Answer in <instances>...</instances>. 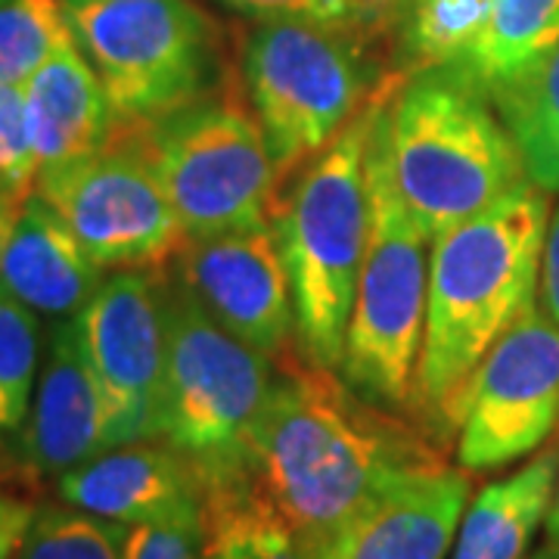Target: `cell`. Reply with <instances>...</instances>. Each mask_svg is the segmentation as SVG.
I'll return each instance as SVG.
<instances>
[{
  "mask_svg": "<svg viewBox=\"0 0 559 559\" xmlns=\"http://www.w3.org/2000/svg\"><path fill=\"white\" fill-rule=\"evenodd\" d=\"M255 22H385L389 0H218Z\"/></svg>",
  "mask_w": 559,
  "mask_h": 559,
  "instance_id": "83f0119b",
  "label": "cell"
},
{
  "mask_svg": "<svg viewBox=\"0 0 559 559\" xmlns=\"http://www.w3.org/2000/svg\"><path fill=\"white\" fill-rule=\"evenodd\" d=\"M124 559H209V525H128Z\"/></svg>",
  "mask_w": 559,
  "mask_h": 559,
  "instance_id": "f1b7e54d",
  "label": "cell"
},
{
  "mask_svg": "<svg viewBox=\"0 0 559 559\" xmlns=\"http://www.w3.org/2000/svg\"><path fill=\"white\" fill-rule=\"evenodd\" d=\"M40 314L0 286V439L20 441L40 370Z\"/></svg>",
  "mask_w": 559,
  "mask_h": 559,
  "instance_id": "603a6c76",
  "label": "cell"
},
{
  "mask_svg": "<svg viewBox=\"0 0 559 559\" xmlns=\"http://www.w3.org/2000/svg\"><path fill=\"white\" fill-rule=\"evenodd\" d=\"M143 134L187 240L271 221L280 193L274 159L234 87L143 124Z\"/></svg>",
  "mask_w": 559,
  "mask_h": 559,
  "instance_id": "9c48e42d",
  "label": "cell"
},
{
  "mask_svg": "<svg viewBox=\"0 0 559 559\" xmlns=\"http://www.w3.org/2000/svg\"><path fill=\"white\" fill-rule=\"evenodd\" d=\"M488 100L516 143L528 180L544 193H559V47Z\"/></svg>",
  "mask_w": 559,
  "mask_h": 559,
  "instance_id": "7402d4cb",
  "label": "cell"
},
{
  "mask_svg": "<svg viewBox=\"0 0 559 559\" xmlns=\"http://www.w3.org/2000/svg\"><path fill=\"white\" fill-rule=\"evenodd\" d=\"M538 305L559 323V205L550 212V224H547V240H544V255H540Z\"/></svg>",
  "mask_w": 559,
  "mask_h": 559,
  "instance_id": "4dcf8cb0",
  "label": "cell"
},
{
  "mask_svg": "<svg viewBox=\"0 0 559 559\" xmlns=\"http://www.w3.org/2000/svg\"><path fill=\"white\" fill-rule=\"evenodd\" d=\"M436 463L441 448L414 419L293 348L277 360L240 479L209 510L240 507L320 550L382 485Z\"/></svg>",
  "mask_w": 559,
  "mask_h": 559,
  "instance_id": "6da1fadb",
  "label": "cell"
},
{
  "mask_svg": "<svg viewBox=\"0 0 559 559\" xmlns=\"http://www.w3.org/2000/svg\"><path fill=\"white\" fill-rule=\"evenodd\" d=\"M109 414L97 377L81 348L75 318L57 320L44 358L32 411L20 436V457L32 476L62 473L109 451Z\"/></svg>",
  "mask_w": 559,
  "mask_h": 559,
  "instance_id": "2e32d148",
  "label": "cell"
},
{
  "mask_svg": "<svg viewBox=\"0 0 559 559\" xmlns=\"http://www.w3.org/2000/svg\"><path fill=\"white\" fill-rule=\"evenodd\" d=\"M525 559H559V538H547L538 550H528Z\"/></svg>",
  "mask_w": 559,
  "mask_h": 559,
  "instance_id": "e575fe53",
  "label": "cell"
},
{
  "mask_svg": "<svg viewBox=\"0 0 559 559\" xmlns=\"http://www.w3.org/2000/svg\"><path fill=\"white\" fill-rule=\"evenodd\" d=\"M193 296L246 345L280 360L296 348V308L274 224L183 240L168 261Z\"/></svg>",
  "mask_w": 559,
  "mask_h": 559,
  "instance_id": "4fadbf2b",
  "label": "cell"
},
{
  "mask_svg": "<svg viewBox=\"0 0 559 559\" xmlns=\"http://www.w3.org/2000/svg\"><path fill=\"white\" fill-rule=\"evenodd\" d=\"M382 94L323 153L305 162L280 187L271 212L293 286L296 352L326 370H340L355 308L367 240L364 162Z\"/></svg>",
  "mask_w": 559,
  "mask_h": 559,
  "instance_id": "5b68a950",
  "label": "cell"
},
{
  "mask_svg": "<svg viewBox=\"0 0 559 559\" xmlns=\"http://www.w3.org/2000/svg\"><path fill=\"white\" fill-rule=\"evenodd\" d=\"M209 559H320V554L277 522L240 507H215L209 510Z\"/></svg>",
  "mask_w": 559,
  "mask_h": 559,
  "instance_id": "484cf974",
  "label": "cell"
},
{
  "mask_svg": "<svg viewBox=\"0 0 559 559\" xmlns=\"http://www.w3.org/2000/svg\"><path fill=\"white\" fill-rule=\"evenodd\" d=\"M559 429V323L538 301L466 382L460 399L457 463L491 473L535 454Z\"/></svg>",
  "mask_w": 559,
  "mask_h": 559,
  "instance_id": "8fae6325",
  "label": "cell"
},
{
  "mask_svg": "<svg viewBox=\"0 0 559 559\" xmlns=\"http://www.w3.org/2000/svg\"><path fill=\"white\" fill-rule=\"evenodd\" d=\"M382 138L401 202L432 240L528 180L495 103L451 66L395 84L382 106Z\"/></svg>",
  "mask_w": 559,
  "mask_h": 559,
  "instance_id": "277c9868",
  "label": "cell"
},
{
  "mask_svg": "<svg viewBox=\"0 0 559 559\" xmlns=\"http://www.w3.org/2000/svg\"><path fill=\"white\" fill-rule=\"evenodd\" d=\"M75 323L106 401L112 448L159 439L165 392L162 267L109 271Z\"/></svg>",
  "mask_w": 559,
  "mask_h": 559,
  "instance_id": "7c38bea8",
  "label": "cell"
},
{
  "mask_svg": "<svg viewBox=\"0 0 559 559\" xmlns=\"http://www.w3.org/2000/svg\"><path fill=\"white\" fill-rule=\"evenodd\" d=\"M491 0H389L385 40L401 79L454 62L479 35Z\"/></svg>",
  "mask_w": 559,
  "mask_h": 559,
  "instance_id": "44dd1931",
  "label": "cell"
},
{
  "mask_svg": "<svg viewBox=\"0 0 559 559\" xmlns=\"http://www.w3.org/2000/svg\"><path fill=\"white\" fill-rule=\"evenodd\" d=\"M20 209V202H13L7 193H0V259H3V249L10 242V234H13V224H16Z\"/></svg>",
  "mask_w": 559,
  "mask_h": 559,
  "instance_id": "1f68e13d",
  "label": "cell"
},
{
  "mask_svg": "<svg viewBox=\"0 0 559 559\" xmlns=\"http://www.w3.org/2000/svg\"><path fill=\"white\" fill-rule=\"evenodd\" d=\"M399 81L385 22L271 20L240 44L242 97L264 131L280 187Z\"/></svg>",
  "mask_w": 559,
  "mask_h": 559,
  "instance_id": "3957f363",
  "label": "cell"
},
{
  "mask_svg": "<svg viewBox=\"0 0 559 559\" xmlns=\"http://www.w3.org/2000/svg\"><path fill=\"white\" fill-rule=\"evenodd\" d=\"M124 528L66 500L38 503L16 559H124Z\"/></svg>",
  "mask_w": 559,
  "mask_h": 559,
  "instance_id": "cb8c5ba5",
  "label": "cell"
},
{
  "mask_svg": "<svg viewBox=\"0 0 559 559\" xmlns=\"http://www.w3.org/2000/svg\"><path fill=\"white\" fill-rule=\"evenodd\" d=\"M106 277L69 224L32 193L22 202L0 259V286L50 320L75 318Z\"/></svg>",
  "mask_w": 559,
  "mask_h": 559,
  "instance_id": "e0dca14e",
  "label": "cell"
},
{
  "mask_svg": "<svg viewBox=\"0 0 559 559\" xmlns=\"http://www.w3.org/2000/svg\"><path fill=\"white\" fill-rule=\"evenodd\" d=\"M35 193L106 274L165 267L187 240L143 128H119L100 150L40 168Z\"/></svg>",
  "mask_w": 559,
  "mask_h": 559,
  "instance_id": "30bf717a",
  "label": "cell"
},
{
  "mask_svg": "<svg viewBox=\"0 0 559 559\" xmlns=\"http://www.w3.org/2000/svg\"><path fill=\"white\" fill-rule=\"evenodd\" d=\"M392 91L382 94L367 138V240L340 377L364 399L407 414L426 326L432 237L392 180L382 138V106Z\"/></svg>",
  "mask_w": 559,
  "mask_h": 559,
  "instance_id": "52a82bcc",
  "label": "cell"
},
{
  "mask_svg": "<svg viewBox=\"0 0 559 559\" xmlns=\"http://www.w3.org/2000/svg\"><path fill=\"white\" fill-rule=\"evenodd\" d=\"M469 495V473L448 463L401 473L342 522L320 559H448Z\"/></svg>",
  "mask_w": 559,
  "mask_h": 559,
  "instance_id": "5bb4252c",
  "label": "cell"
},
{
  "mask_svg": "<svg viewBox=\"0 0 559 559\" xmlns=\"http://www.w3.org/2000/svg\"><path fill=\"white\" fill-rule=\"evenodd\" d=\"M162 286L165 392L159 439L200 469L212 500L240 479L277 360L221 326L168 264L162 267Z\"/></svg>",
  "mask_w": 559,
  "mask_h": 559,
  "instance_id": "8992f818",
  "label": "cell"
},
{
  "mask_svg": "<svg viewBox=\"0 0 559 559\" xmlns=\"http://www.w3.org/2000/svg\"><path fill=\"white\" fill-rule=\"evenodd\" d=\"M557 47L559 0H491L479 35L448 66L491 97Z\"/></svg>",
  "mask_w": 559,
  "mask_h": 559,
  "instance_id": "ffe728a7",
  "label": "cell"
},
{
  "mask_svg": "<svg viewBox=\"0 0 559 559\" xmlns=\"http://www.w3.org/2000/svg\"><path fill=\"white\" fill-rule=\"evenodd\" d=\"M28 138L40 168L100 150L121 124L94 66L75 38L62 44L32 79L22 84Z\"/></svg>",
  "mask_w": 559,
  "mask_h": 559,
  "instance_id": "ac0fdd59",
  "label": "cell"
},
{
  "mask_svg": "<svg viewBox=\"0 0 559 559\" xmlns=\"http://www.w3.org/2000/svg\"><path fill=\"white\" fill-rule=\"evenodd\" d=\"M32 513H35L32 500L0 488V559H16Z\"/></svg>",
  "mask_w": 559,
  "mask_h": 559,
  "instance_id": "f546056e",
  "label": "cell"
},
{
  "mask_svg": "<svg viewBox=\"0 0 559 559\" xmlns=\"http://www.w3.org/2000/svg\"><path fill=\"white\" fill-rule=\"evenodd\" d=\"M20 473H28L25 469V463H22L20 451H13L7 439H0V481L13 479V476H20Z\"/></svg>",
  "mask_w": 559,
  "mask_h": 559,
  "instance_id": "d6a6232c",
  "label": "cell"
},
{
  "mask_svg": "<svg viewBox=\"0 0 559 559\" xmlns=\"http://www.w3.org/2000/svg\"><path fill=\"white\" fill-rule=\"evenodd\" d=\"M550 193L525 180L510 197L432 240L426 326L407 419L444 448L460 399L488 348L538 301Z\"/></svg>",
  "mask_w": 559,
  "mask_h": 559,
  "instance_id": "7a4b0ae2",
  "label": "cell"
},
{
  "mask_svg": "<svg viewBox=\"0 0 559 559\" xmlns=\"http://www.w3.org/2000/svg\"><path fill=\"white\" fill-rule=\"evenodd\" d=\"M75 38L62 0H0V84H25Z\"/></svg>",
  "mask_w": 559,
  "mask_h": 559,
  "instance_id": "d4e9b609",
  "label": "cell"
},
{
  "mask_svg": "<svg viewBox=\"0 0 559 559\" xmlns=\"http://www.w3.org/2000/svg\"><path fill=\"white\" fill-rule=\"evenodd\" d=\"M559 485V439L507 479L485 485L460 520L451 559H525Z\"/></svg>",
  "mask_w": 559,
  "mask_h": 559,
  "instance_id": "d6986e66",
  "label": "cell"
},
{
  "mask_svg": "<svg viewBox=\"0 0 559 559\" xmlns=\"http://www.w3.org/2000/svg\"><path fill=\"white\" fill-rule=\"evenodd\" d=\"M544 532H547V538H559V485L554 503H550V513H547V522H544Z\"/></svg>",
  "mask_w": 559,
  "mask_h": 559,
  "instance_id": "836d02e7",
  "label": "cell"
},
{
  "mask_svg": "<svg viewBox=\"0 0 559 559\" xmlns=\"http://www.w3.org/2000/svg\"><path fill=\"white\" fill-rule=\"evenodd\" d=\"M57 495L121 525H209L200 469L162 439L103 451L62 473Z\"/></svg>",
  "mask_w": 559,
  "mask_h": 559,
  "instance_id": "9a60e30c",
  "label": "cell"
},
{
  "mask_svg": "<svg viewBox=\"0 0 559 559\" xmlns=\"http://www.w3.org/2000/svg\"><path fill=\"white\" fill-rule=\"evenodd\" d=\"M38 171L25 119V94L20 84H0V193L22 205L35 193Z\"/></svg>",
  "mask_w": 559,
  "mask_h": 559,
  "instance_id": "4316f807",
  "label": "cell"
},
{
  "mask_svg": "<svg viewBox=\"0 0 559 559\" xmlns=\"http://www.w3.org/2000/svg\"><path fill=\"white\" fill-rule=\"evenodd\" d=\"M121 128L234 87L218 22L193 0H62Z\"/></svg>",
  "mask_w": 559,
  "mask_h": 559,
  "instance_id": "ba28073f",
  "label": "cell"
}]
</instances>
